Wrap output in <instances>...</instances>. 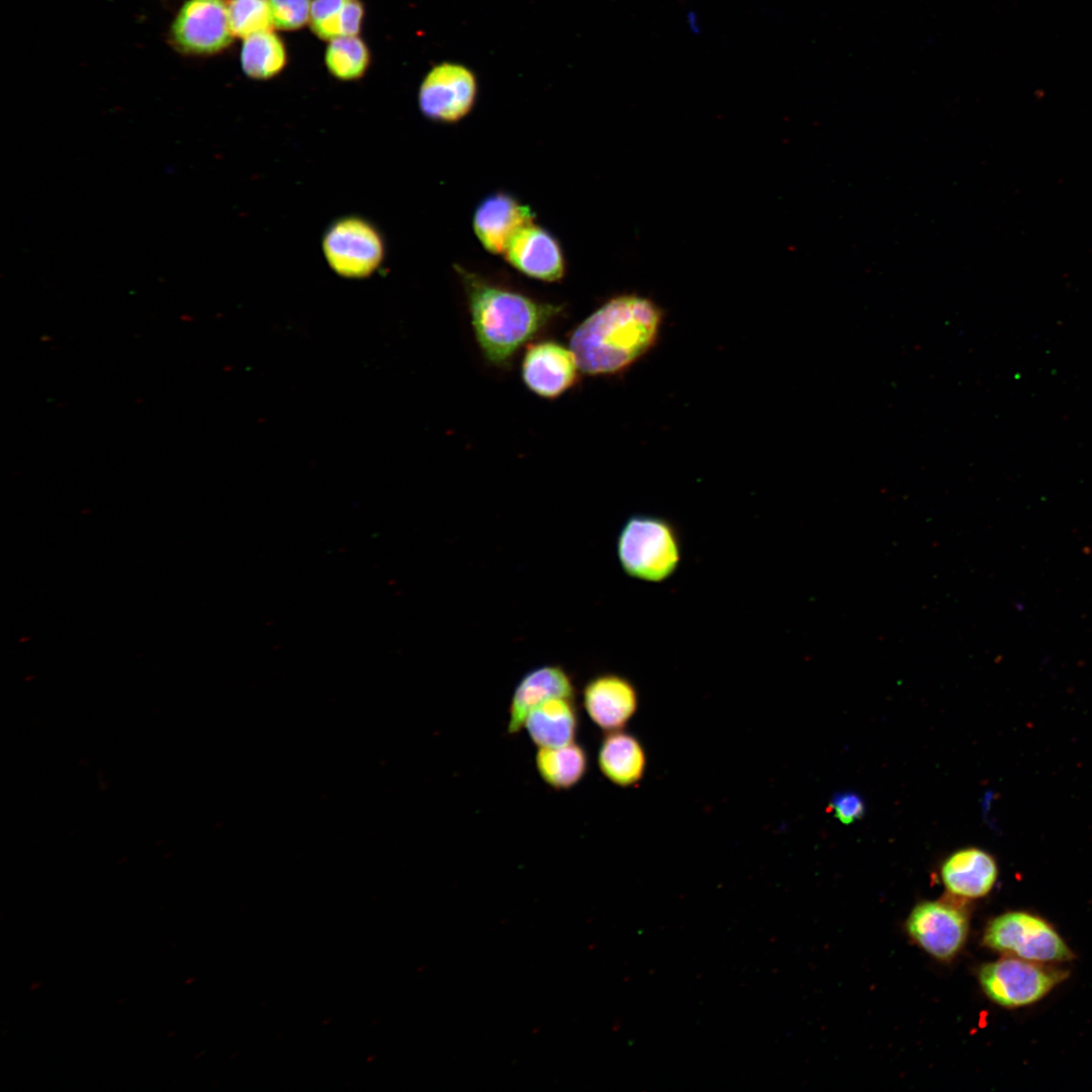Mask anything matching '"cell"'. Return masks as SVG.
I'll use <instances>...</instances> for the list:
<instances>
[{"label": "cell", "instance_id": "1", "mask_svg": "<svg viewBox=\"0 0 1092 1092\" xmlns=\"http://www.w3.org/2000/svg\"><path fill=\"white\" fill-rule=\"evenodd\" d=\"M661 323L662 311L651 299L617 295L574 328L569 348L583 373L616 374L654 345Z\"/></svg>", "mask_w": 1092, "mask_h": 1092}, {"label": "cell", "instance_id": "12", "mask_svg": "<svg viewBox=\"0 0 1092 1092\" xmlns=\"http://www.w3.org/2000/svg\"><path fill=\"white\" fill-rule=\"evenodd\" d=\"M504 255L511 266L537 280L556 282L565 274V261L559 243L534 222L515 235Z\"/></svg>", "mask_w": 1092, "mask_h": 1092}, {"label": "cell", "instance_id": "2", "mask_svg": "<svg viewBox=\"0 0 1092 1092\" xmlns=\"http://www.w3.org/2000/svg\"><path fill=\"white\" fill-rule=\"evenodd\" d=\"M466 295L471 326L484 359L508 367L517 352L563 312L559 304L536 300L456 268Z\"/></svg>", "mask_w": 1092, "mask_h": 1092}, {"label": "cell", "instance_id": "11", "mask_svg": "<svg viewBox=\"0 0 1092 1092\" xmlns=\"http://www.w3.org/2000/svg\"><path fill=\"white\" fill-rule=\"evenodd\" d=\"M582 706L593 723L605 732L624 729L635 715L639 694L626 676L602 672L583 686Z\"/></svg>", "mask_w": 1092, "mask_h": 1092}, {"label": "cell", "instance_id": "9", "mask_svg": "<svg viewBox=\"0 0 1092 1092\" xmlns=\"http://www.w3.org/2000/svg\"><path fill=\"white\" fill-rule=\"evenodd\" d=\"M910 936L929 954L949 960L963 947L968 931L967 913L946 901H928L917 905L907 919Z\"/></svg>", "mask_w": 1092, "mask_h": 1092}, {"label": "cell", "instance_id": "10", "mask_svg": "<svg viewBox=\"0 0 1092 1092\" xmlns=\"http://www.w3.org/2000/svg\"><path fill=\"white\" fill-rule=\"evenodd\" d=\"M580 371L570 348L553 340L532 342L522 359V379L536 395L553 399L572 388Z\"/></svg>", "mask_w": 1092, "mask_h": 1092}, {"label": "cell", "instance_id": "8", "mask_svg": "<svg viewBox=\"0 0 1092 1092\" xmlns=\"http://www.w3.org/2000/svg\"><path fill=\"white\" fill-rule=\"evenodd\" d=\"M477 95V81L464 65L444 62L434 66L419 89L421 112L429 119L456 122L472 109Z\"/></svg>", "mask_w": 1092, "mask_h": 1092}, {"label": "cell", "instance_id": "4", "mask_svg": "<svg viewBox=\"0 0 1092 1092\" xmlns=\"http://www.w3.org/2000/svg\"><path fill=\"white\" fill-rule=\"evenodd\" d=\"M983 940L994 950L1041 964L1069 961L1074 957L1050 923L1022 911L994 918L988 924Z\"/></svg>", "mask_w": 1092, "mask_h": 1092}, {"label": "cell", "instance_id": "16", "mask_svg": "<svg viewBox=\"0 0 1092 1092\" xmlns=\"http://www.w3.org/2000/svg\"><path fill=\"white\" fill-rule=\"evenodd\" d=\"M578 728L574 698L554 697L528 713L523 729L537 747H558L574 742Z\"/></svg>", "mask_w": 1092, "mask_h": 1092}, {"label": "cell", "instance_id": "6", "mask_svg": "<svg viewBox=\"0 0 1092 1092\" xmlns=\"http://www.w3.org/2000/svg\"><path fill=\"white\" fill-rule=\"evenodd\" d=\"M1066 977L1061 970L1013 956L985 965L979 974L985 994L1008 1008L1037 1002Z\"/></svg>", "mask_w": 1092, "mask_h": 1092}, {"label": "cell", "instance_id": "7", "mask_svg": "<svg viewBox=\"0 0 1092 1092\" xmlns=\"http://www.w3.org/2000/svg\"><path fill=\"white\" fill-rule=\"evenodd\" d=\"M322 249L331 269L346 278L371 275L385 257V244L378 229L356 215L335 220L325 232Z\"/></svg>", "mask_w": 1092, "mask_h": 1092}, {"label": "cell", "instance_id": "21", "mask_svg": "<svg viewBox=\"0 0 1092 1092\" xmlns=\"http://www.w3.org/2000/svg\"><path fill=\"white\" fill-rule=\"evenodd\" d=\"M325 63L329 72L342 81L361 78L370 63V54L365 42L354 36H341L330 40Z\"/></svg>", "mask_w": 1092, "mask_h": 1092}, {"label": "cell", "instance_id": "22", "mask_svg": "<svg viewBox=\"0 0 1092 1092\" xmlns=\"http://www.w3.org/2000/svg\"><path fill=\"white\" fill-rule=\"evenodd\" d=\"M233 33L245 38L274 27L269 0H229Z\"/></svg>", "mask_w": 1092, "mask_h": 1092}, {"label": "cell", "instance_id": "14", "mask_svg": "<svg viewBox=\"0 0 1092 1092\" xmlns=\"http://www.w3.org/2000/svg\"><path fill=\"white\" fill-rule=\"evenodd\" d=\"M554 697L575 699L571 675L558 664H544L527 671L515 687L508 710L507 733L515 735L524 728L528 713Z\"/></svg>", "mask_w": 1092, "mask_h": 1092}, {"label": "cell", "instance_id": "15", "mask_svg": "<svg viewBox=\"0 0 1092 1092\" xmlns=\"http://www.w3.org/2000/svg\"><path fill=\"white\" fill-rule=\"evenodd\" d=\"M941 881L953 896L977 899L994 887L998 868L994 857L978 847H966L951 853L941 864Z\"/></svg>", "mask_w": 1092, "mask_h": 1092}, {"label": "cell", "instance_id": "5", "mask_svg": "<svg viewBox=\"0 0 1092 1092\" xmlns=\"http://www.w3.org/2000/svg\"><path fill=\"white\" fill-rule=\"evenodd\" d=\"M229 0H185L174 15L167 41L185 57H209L229 48L234 39Z\"/></svg>", "mask_w": 1092, "mask_h": 1092}, {"label": "cell", "instance_id": "24", "mask_svg": "<svg viewBox=\"0 0 1092 1092\" xmlns=\"http://www.w3.org/2000/svg\"><path fill=\"white\" fill-rule=\"evenodd\" d=\"M829 808L833 817L845 825L857 821L866 812L863 800L853 792L836 793L831 799Z\"/></svg>", "mask_w": 1092, "mask_h": 1092}, {"label": "cell", "instance_id": "3", "mask_svg": "<svg viewBox=\"0 0 1092 1092\" xmlns=\"http://www.w3.org/2000/svg\"><path fill=\"white\" fill-rule=\"evenodd\" d=\"M616 553L628 576L646 582H662L670 578L680 564V534L667 518L635 514L626 519L618 533Z\"/></svg>", "mask_w": 1092, "mask_h": 1092}, {"label": "cell", "instance_id": "19", "mask_svg": "<svg viewBox=\"0 0 1092 1092\" xmlns=\"http://www.w3.org/2000/svg\"><path fill=\"white\" fill-rule=\"evenodd\" d=\"M364 17L360 0H312L309 25L324 40L358 35Z\"/></svg>", "mask_w": 1092, "mask_h": 1092}, {"label": "cell", "instance_id": "18", "mask_svg": "<svg viewBox=\"0 0 1092 1092\" xmlns=\"http://www.w3.org/2000/svg\"><path fill=\"white\" fill-rule=\"evenodd\" d=\"M535 767L551 789L570 790L586 775L588 756L585 748L576 741L558 747H538Z\"/></svg>", "mask_w": 1092, "mask_h": 1092}, {"label": "cell", "instance_id": "13", "mask_svg": "<svg viewBox=\"0 0 1092 1092\" xmlns=\"http://www.w3.org/2000/svg\"><path fill=\"white\" fill-rule=\"evenodd\" d=\"M534 213L525 204L506 193L485 197L474 211L472 225L483 248L504 254L515 235L533 223Z\"/></svg>", "mask_w": 1092, "mask_h": 1092}, {"label": "cell", "instance_id": "20", "mask_svg": "<svg viewBox=\"0 0 1092 1092\" xmlns=\"http://www.w3.org/2000/svg\"><path fill=\"white\" fill-rule=\"evenodd\" d=\"M241 66L243 72L255 80H267L279 74L287 60L281 38L272 30L251 34L243 38Z\"/></svg>", "mask_w": 1092, "mask_h": 1092}, {"label": "cell", "instance_id": "17", "mask_svg": "<svg viewBox=\"0 0 1092 1092\" xmlns=\"http://www.w3.org/2000/svg\"><path fill=\"white\" fill-rule=\"evenodd\" d=\"M598 765L612 784L628 788L645 775L647 756L640 740L621 730L606 732L598 750Z\"/></svg>", "mask_w": 1092, "mask_h": 1092}, {"label": "cell", "instance_id": "23", "mask_svg": "<svg viewBox=\"0 0 1092 1092\" xmlns=\"http://www.w3.org/2000/svg\"><path fill=\"white\" fill-rule=\"evenodd\" d=\"M274 27L294 30L309 22L312 0H269Z\"/></svg>", "mask_w": 1092, "mask_h": 1092}]
</instances>
